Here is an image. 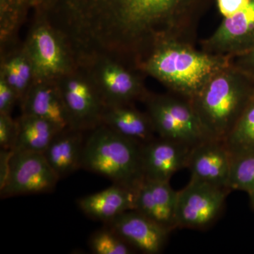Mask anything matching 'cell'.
<instances>
[{"label":"cell","mask_w":254,"mask_h":254,"mask_svg":"<svg viewBox=\"0 0 254 254\" xmlns=\"http://www.w3.org/2000/svg\"><path fill=\"white\" fill-rule=\"evenodd\" d=\"M254 98V81L232 64L210 78L191 100L210 138L225 140Z\"/></svg>","instance_id":"3"},{"label":"cell","mask_w":254,"mask_h":254,"mask_svg":"<svg viewBox=\"0 0 254 254\" xmlns=\"http://www.w3.org/2000/svg\"><path fill=\"white\" fill-rule=\"evenodd\" d=\"M231 60L196 49L195 45L169 41L155 48L137 70L158 80L169 91L192 100Z\"/></svg>","instance_id":"2"},{"label":"cell","mask_w":254,"mask_h":254,"mask_svg":"<svg viewBox=\"0 0 254 254\" xmlns=\"http://www.w3.org/2000/svg\"><path fill=\"white\" fill-rule=\"evenodd\" d=\"M250 0H217L219 11L224 18L231 17L250 3Z\"/></svg>","instance_id":"29"},{"label":"cell","mask_w":254,"mask_h":254,"mask_svg":"<svg viewBox=\"0 0 254 254\" xmlns=\"http://www.w3.org/2000/svg\"><path fill=\"white\" fill-rule=\"evenodd\" d=\"M231 163L232 155L225 141L210 138L192 148L187 168L190 178L228 189Z\"/></svg>","instance_id":"14"},{"label":"cell","mask_w":254,"mask_h":254,"mask_svg":"<svg viewBox=\"0 0 254 254\" xmlns=\"http://www.w3.org/2000/svg\"><path fill=\"white\" fill-rule=\"evenodd\" d=\"M20 105L22 114L44 119L61 129L71 127L56 81L34 82Z\"/></svg>","instance_id":"16"},{"label":"cell","mask_w":254,"mask_h":254,"mask_svg":"<svg viewBox=\"0 0 254 254\" xmlns=\"http://www.w3.org/2000/svg\"><path fill=\"white\" fill-rule=\"evenodd\" d=\"M33 6V0H0L1 46L14 43L28 10Z\"/></svg>","instance_id":"22"},{"label":"cell","mask_w":254,"mask_h":254,"mask_svg":"<svg viewBox=\"0 0 254 254\" xmlns=\"http://www.w3.org/2000/svg\"><path fill=\"white\" fill-rule=\"evenodd\" d=\"M18 102L19 103L17 93L4 78L0 76V114L11 115Z\"/></svg>","instance_id":"27"},{"label":"cell","mask_w":254,"mask_h":254,"mask_svg":"<svg viewBox=\"0 0 254 254\" xmlns=\"http://www.w3.org/2000/svg\"><path fill=\"white\" fill-rule=\"evenodd\" d=\"M102 125L141 145L156 137L149 115L136 109L133 104L105 107Z\"/></svg>","instance_id":"19"},{"label":"cell","mask_w":254,"mask_h":254,"mask_svg":"<svg viewBox=\"0 0 254 254\" xmlns=\"http://www.w3.org/2000/svg\"><path fill=\"white\" fill-rule=\"evenodd\" d=\"M254 46V0L238 13L224 18L216 31L200 43L201 50L210 54L233 58Z\"/></svg>","instance_id":"11"},{"label":"cell","mask_w":254,"mask_h":254,"mask_svg":"<svg viewBox=\"0 0 254 254\" xmlns=\"http://www.w3.org/2000/svg\"><path fill=\"white\" fill-rule=\"evenodd\" d=\"M194 146L161 137L141 145V166L144 180L170 182L179 170L187 168Z\"/></svg>","instance_id":"12"},{"label":"cell","mask_w":254,"mask_h":254,"mask_svg":"<svg viewBox=\"0 0 254 254\" xmlns=\"http://www.w3.org/2000/svg\"><path fill=\"white\" fill-rule=\"evenodd\" d=\"M213 0H49L55 23L76 49L127 61L144 60L169 41L195 44Z\"/></svg>","instance_id":"1"},{"label":"cell","mask_w":254,"mask_h":254,"mask_svg":"<svg viewBox=\"0 0 254 254\" xmlns=\"http://www.w3.org/2000/svg\"><path fill=\"white\" fill-rule=\"evenodd\" d=\"M224 141L232 156L254 152V98Z\"/></svg>","instance_id":"23"},{"label":"cell","mask_w":254,"mask_h":254,"mask_svg":"<svg viewBox=\"0 0 254 254\" xmlns=\"http://www.w3.org/2000/svg\"><path fill=\"white\" fill-rule=\"evenodd\" d=\"M85 133L87 132L72 127L64 128L43 152L47 162L59 180L81 168Z\"/></svg>","instance_id":"17"},{"label":"cell","mask_w":254,"mask_h":254,"mask_svg":"<svg viewBox=\"0 0 254 254\" xmlns=\"http://www.w3.org/2000/svg\"><path fill=\"white\" fill-rule=\"evenodd\" d=\"M136 190L113 184L111 187L78 200V208L88 218L108 222L134 209Z\"/></svg>","instance_id":"18"},{"label":"cell","mask_w":254,"mask_h":254,"mask_svg":"<svg viewBox=\"0 0 254 254\" xmlns=\"http://www.w3.org/2000/svg\"><path fill=\"white\" fill-rule=\"evenodd\" d=\"M81 168L109 179L115 185L136 190L144 180L141 145L100 125L88 131Z\"/></svg>","instance_id":"4"},{"label":"cell","mask_w":254,"mask_h":254,"mask_svg":"<svg viewBox=\"0 0 254 254\" xmlns=\"http://www.w3.org/2000/svg\"><path fill=\"white\" fill-rule=\"evenodd\" d=\"M23 46L33 64L35 82L56 81L78 66L64 35L44 15L37 13Z\"/></svg>","instance_id":"5"},{"label":"cell","mask_w":254,"mask_h":254,"mask_svg":"<svg viewBox=\"0 0 254 254\" xmlns=\"http://www.w3.org/2000/svg\"><path fill=\"white\" fill-rule=\"evenodd\" d=\"M231 64L254 81V46L246 53L232 58Z\"/></svg>","instance_id":"28"},{"label":"cell","mask_w":254,"mask_h":254,"mask_svg":"<svg viewBox=\"0 0 254 254\" xmlns=\"http://www.w3.org/2000/svg\"><path fill=\"white\" fill-rule=\"evenodd\" d=\"M105 224L113 229L132 248L145 254L162 252L170 233L134 209L120 214Z\"/></svg>","instance_id":"13"},{"label":"cell","mask_w":254,"mask_h":254,"mask_svg":"<svg viewBox=\"0 0 254 254\" xmlns=\"http://www.w3.org/2000/svg\"><path fill=\"white\" fill-rule=\"evenodd\" d=\"M59 178L41 153L13 151L9 176L0 190L1 198L50 193Z\"/></svg>","instance_id":"10"},{"label":"cell","mask_w":254,"mask_h":254,"mask_svg":"<svg viewBox=\"0 0 254 254\" xmlns=\"http://www.w3.org/2000/svg\"><path fill=\"white\" fill-rule=\"evenodd\" d=\"M143 103L158 136L190 146L210 139L191 100L169 91L167 94L149 93Z\"/></svg>","instance_id":"6"},{"label":"cell","mask_w":254,"mask_h":254,"mask_svg":"<svg viewBox=\"0 0 254 254\" xmlns=\"http://www.w3.org/2000/svg\"><path fill=\"white\" fill-rule=\"evenodd\" d=\"M227 188L230 190H242L248 194L254 191V152L232 156Z\"/></svg>","instance_id":"24"},{"label":"cell","mask_w":254,"mask_h":254,"mask_svg":"<svg viewBox=\"0 0 254 254\" xmlns=\"http://www.w3.org/2000/svg\"><path fill=\"white\" fill-rule=\"evenodd\" d=\"M0 76L16 91L21 103L35 82L33 64L24 46L4 55L1 58Z\"/></svg>","instance_id":"21"},{"label":"cell","mask_w":254,"mask_h":254,"mask_svg":"<svg viewBox=\"0 0 254 254\" xmlns=\"http://www.w3.org/2000/svg\"><path fill=\"white\" fill-rule=\"evenodd\" d=\"M18 136V125L11 115L0 114V147L1 149L13 150Z\"/></svg>","instance_id":"26"},{"label":"cell","mask_w":254,"mask_h":254,"mask_svg":"<svg viewBox=\"0 0 254 254\" xmlns=\"http://www.w3.org/2000/svg\"><path fill=\"white\" fill-rule=\"evenodd\" d=\"M177 203L170 182L143 180L136 188L134 210L170 232L177 228Z\"/></svg>","instance_id":"15"},{"label":"cell","mask_w":254,"mask_h":254,"mask_svg":"<svg viewBox=\"0 0 254 254\" xmlns=\"http://www.w3.org/2000/svg\"><path fill=\"white\" fill-rule=\"evenodd\" d=\"M56 82L72 128L88 132L102 125L106 105L84 68L78 66Z\"/></svg>","instance_id":"8"},{"label":"cell","mask_w":254,"mask_h":254,"mask_svg":"<svg viewBox=\"0 0 254 254\" xmlns=\"http://www.w3.org/2000/svg\"><path fill=\"white\" fill-rule=\"evenodd\" d=\"M18 136L13 151L43 153L61 128L44 119L21 114L17 120Z\"/></svg>","instance_id":"20"},{"label":"cell","mask_w":254,"mask_h":254,"mask_svg":"<svg viewBox=\"0 0 254 254\" xmlns=\"http://www.w3.org/2000/svg\"><path fill=\"white\" fill-rule=\"evenodd\" d=\"M12 154L13 150H0V190L4 186L9 176L10 163Z\"/></svg>","instance_id":"30"},{"label":"cell","mask_w":254,"mask_h":254,"mask_svg":"<svg viewBox=\"0 0 254 254\" xmlns=\"http://www.w3.org/2000/svg\"><path fill=\"white\" fill-rule=\"evenodd\" d=\"M249 196H250L251 207L254 210V190L252 193H249Z\"/></svg>","instance_id":"31"},{"label":"cell","mask_w":254,"mask_h":254,"mask_svg":"<svg viewBox=\"0 0 254 254\" xmlns=\"http://www.w3.org/2000/svg\"><path fill=\"white\" fill-rule=\"evenodd\" d=\"M78 66L86 70L106 106L143 102L150 92L140 76L141 71L108 56H97Z\"/></svg>","instance_id":"7"},{"label":"cell","mask_w":254,"mask_h":254,"mask_svg":"<svg viewBox=\"0 0 254 254\" xmlns=\"http://www.w3.org/2000/svg\"><path fill=\"white\" fill-rule=\"evenodd\" d=\"M88 245L94 254H132L136 252L113 229L105 224L104 227L92 234Z\"/></svg>","instance_id":"25"},{"label":"cell","mask_w":254,"mask_h":254,"mask_svg":"<svg viewBox=\"0 0 254 254\" xmlns=\"http://www.w3.org/2000/svg\"><path fill=\"white\" fill-rule=\"evenodd\" d=\"M230 191L190 178L187 187L177 191V228L203 230L211 226L222 213Z\"/></svg>","instance_id":"9"}]
</instances>
